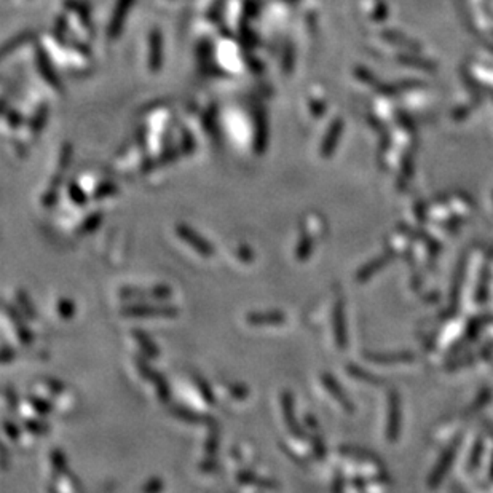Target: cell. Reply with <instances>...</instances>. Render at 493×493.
<instances>
[{
	"label": "cell",
	"mask_w": 493,
	"mask_h": 493,
	"mask_svg": "<svg viewBox=\"0 0 493 493\" xmlns=\"http://www.w3.org/2000/svg\"><path fill=\"white\" fill-rule=\"evenodd\" d=\"M122 313L125 316H132V318H176L179 315V310L168 305H132L123 308Z\"/></svg>",
	"instance_id": "6da1fadb"
},
{
	"label": "cell",
	"mask_w": 493,
	"mask_h": 493,
	"mask_svg": "<svg viewBox=\"0 0 493 493\" xmlns=\"http://www.w3.org/2000/svg\"><path fill=\"white\" fill-rule=\"evenodd\" d=\"M176 233L179 235L180 240L185 241L189 246H192V248L197 251L200 255H203V258H213L214 255L213 244H211L206 238H203L197 230L189 227L187 224H179L178 227H176Z\"/></svg>",
	"instance_id": "7a4b0ae2"
},
{
	"label": "cell",
	"mask_w": 493,
	"mask_h": 493,
	"mask_svg": "<svg viewBox=\"0 0 493 493\" xmlns=\"http://www.w3.org/2000/svg\"><path fill=\"white\" fill-rule=\"evenodd\" d=\"M136 366H138L139 372L143 374V377L145 380L152 381V384L157 386V393H158L160 401L168 402L169 397H171V391H169L168 381L163 379V375L158 374V372L155 369H152V367H150L144 359H139V358L136 359Z\"/></svg>",
	"instance_id": "3957f363"
},
{
	"label": "cell",
	"mask_w": 493,
	"mask_h": 493,
	"mask_svg": "<svg viewBox=\"0 0 493 493\" xmlns=\"http://www.w3.org/2000/svg\"><path fill=\"white\" fill-rule=\"evenodd\" d=\"M171 412H173V415L178 417V419L187 421V423H211V421H213V419H211L209 415L198 414V412L189 410V409H185V407H180V406L173 407Z\"/></svg>",
	"instance_id": "277c9868"
},
{
	"label": "cell",
	"mask_w": 493,
	"mask_h": 493,
	"mask_svg": "<svg viewBox=\"0 0 493 493\" xmlns=\"http://www.w3.org/2000/svg\"><path fill=\"white\" fill-rule=\"evenodd\" d=\"M133 337H134L136 344L140 346V350H143L145 355L150 356V358H158V355H160L158 346L155 345L152 340H150V337L145 334V332L133 331Z\"/></svg>",
	"instance_id": "5b68a950"
},
{
	"label": "cell",
	"mask_w": 493,
	"mask_h": 493,
	"mask_svg": "<svg viewBox=\"0 0 493 493\" xmlns=\"http://www.w3.org/2000/svg\"><path fill=\"white\" fill-rule=\"evenodd\" d=\"M246 319L249 324H276L283 323L284 316L283 313H249Z\"/></svg>",
	"instance_id": "8992f818"
},
{
	"label": "cell",
	"mask_w": 493,
	"mask_h": 493,
	"mask_svg": "<svg viewBox=\"0 0 493 493\" xmlns=\"http://www.w3.org/2000/svg\"><path fill=\"white\" fill-rule=\"evenodd\" d=\"M101 222H103V214L98 213L90 216V218L82 224V227H80V233H92V231L99 227Z\"/></svg>",
	"instance_id": "52a82bcc"
},
{
	"label": "cell",
	"mask_w": 493,
	"mask_h": 493,
	"mask_svg": "<svg viewBox=\"0 0 493 493\" xmlns=\"http://www.w3.org/2000/svg\"><path fill=\"white\" fill-rule=\"evenodd\" d=\"M29 402H31V406L34 407L35 410H37V414H40V415H48V414H52V412H53V406L48 404L47 401L40 399V397L29 396Z\"/></svg>",
	"instance_id": "ba28073f"
},
{
	"label": "cell",
	"mask_w": 493,
	"mask_h": 493,
	"mask_svg": "<svg viewBox=\"0 0 493 493\" xmlns=\"http://www.w3.org/2000/svg\"><path fill=\"white\" fill-rule=\"evenodd\" d=\"M75 310H77V308H75L74 302H70V300H67V299H61V300H59L58 311H59V316H61V318H64V319L72 318L74 313H75Z\"/></svg>",
	"instance_id": "9c48e42d"
},
{
	"label": "cell",
	"mask_w": 493,
	"mask_h": 493,
	"mask_svg": "<svg viewBox=\"0 0 493 493\" xmlns=\"http://www.w3.org/2000/svg\"><path fill=\"white\" fill-rule=\"evenodd\" d=\"M195 381H197V385H198V390H200V393L201 395H203V397H204V399L206 401H208L209 402V404H214V395H213V391H211V388H209V385L208 384H206V381L203 380V379H201V377H197V379H195Z\"/></svg>",
	"instance_id": "30bf717a"
},
{
	"label": "cell",
	"mask_w": 493,
	"mask_h": 493,
	"mask_svg": "<svg viewBox=\"0 0 493 493\" xmlns=\"http://www.w3.org/2000/svg\"><path fill=\"white\" fill-rule=\"evenodd\" d=\"M18 299H19V304H21V306L24 308V315L28 316V318H35V310H34V305L31 304V300H29V297L26 293H18Z\"/></svg>",
	"instance_id": "8fae6325"
},
{
	"label": "cell",
	"mask_w": 493,
	"mask_h": 493,
	"mask_svg": "<svg viewBox=\"0 0 493 493\" xmlns=\"http://www.w3.org/2000/svg\"><path fill=\"white\" fill-rule=\"evenodd\" d=\"M26 426H28L29 431L34 432V434H39V436H40V434H47L48 430H50L48 425L43 423V421H32V420H29L28 423H26Z\"/></svg>",
	"instance_id": "7c38bea8"
},
{
	"label": "cell",
	"mask_w": 493,
	"mask_h": 493,
	"mask_svg": "<svg viewBox=\"0 0 493 493\" xmlns=\"http://www.w3.org/2000/svg\"><path fill=\"white\" fill-rule=\"evenodd\" d=\"M52 461H53V465H54V468H56L58 471H66L67 460H66V457H64L63 452L54 450L52 454Z\"/></svg>",
	"instance_id": "4fadbf2b"
},
{
	"label": "cell",
	"mask_w": 493,
	"mask_h": 493,
	"mask_svg": "<svg viewBox=\"0 0 493 493\" xmlns=\"http://www.w3.org/2000/svg\"><path fill=\"white\" fill-rule=\"evenodd\" d=\"M227 388L231 395H233L236 399H244L246 396H248V388H246L244 385H240V384H227Z\"/></svg>",
	"instance_id": "5bb4252c"
},
{
	"label": "cell",
	"mask_w": 493,
	"mask_h": 493,
	"mask_svg": "<svg viewBox=\"0 0 493 493\" xmlns=\"http://www.w3.org/2000/svg\"><path fill=\"white\" fill-rule=\"evenodd\" d=\"M78 187V185H72V187H70V195H72V201H74V203H77V204H85V203H87V195H85L83 192H82V190H80V189H77Z\"/></svg>",
	"instance_id": "9a60e30c"
},
{
	"label": "cell",
	"mask_w": 493,
	"mask_h": 493,
	"mask_svg": "<svg viewBox=\"0 0 493 493\" xmlns=\"http://www.w3.org/2000/svg\"><path fill=\"white\" fill-rule=\"evenodd\" d=\"M163 489V482L160 479H150L147 485L143 487L144 492H160Z\"/></svg>",
	"instance_id": "2e32d148"
},
{
	"label": "cell",
	"mask_w": 493,
	"mask_h": 493,
	"mask_svg": "<svg viewBox=\"0 0 493 493\" xmlns=\"http://www.w3.org/2000/svg\"><path fill=\"white\" fill-rule=\"evenodd\" d=\"M208 442H209V444H208V445H206V450H208V454H214V452H216V450H218V445H219V439H218V437H214V436H209V439H208Z\"/></svg>",
	"instance_id": "e0dca14e"
},
{
	"label": "cell",
	"mask_w": 493,
	"mask_h": 493,
	"mask_svg": "<svg viewBox=\"0 0 493 493\" xmlns=\"http://www.w3.org/2000/svg\"><path fill=\"white\" fill-rule=\"evenodd\" d=\"M45 384H47V385L50 386V388H53V390H54V393H61V391L64 390L63 381H58V380H47V381H45Z\"/></svg>",
	"instance_id": "ac0fdd59"
},
{
	"label": "cell",
	"mask_w": 493,
	"mask_h": 493,
	"mask_svg": "<svg viewBox=\"0 0 493 493\" xmlns=\"http://www.w3.org/2000/svg\"><path fill=\"white\" fill-rule=\"evenodd\" d=\"M5 428H7V432H8L10 437H13V439H18L19 431H18L17 426H14L13 423H8V421H7V423H5Z\"/></svg>",
	"instance_id": "d6986e66"
}]
</instances>
